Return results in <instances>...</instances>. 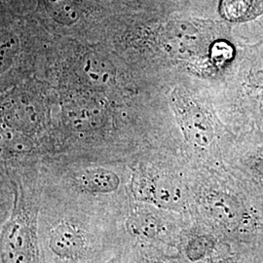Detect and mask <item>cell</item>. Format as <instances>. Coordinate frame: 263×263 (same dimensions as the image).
Segmentation results:
<instances>
[{
    "label": "cell",
    "instance_id": "1",
    "mask_svg": "<svg viewBox=\"0 0 263 263\" xmlns=\"http://www.w3.org/2000/svg\"><path fill=\"white\" fill-rule=\"evenodd\" d=\"M1 263H42L35 218L22 207L2 226Z\"/></svg>",
    "mask_w": 263,
    "mask_h": 263
},
{
    "label": "cell",
    "instance_id": "2",
    "mask_svg": "<svg viewBox=\"0 0 263 263\" xmlns=\"http://www.w3.org/2000/svg\"><path fill=\"white\" fill-rule=\"evenodd\" d=\"M171 104L188 141L198 147L210 146L215 139V129L206 111L179 89L171 95Z\"/></svg>",
    "mask_w": 263,
    "mask_h": 263
},
{
    "label": "cell",
    "instance_id": "3",
    "mask_svg": "<svg viewBox=\"0 0 263 263\" xmlns=\"http://www.w3.org/2000/svg\"><path fill=\"white\" fill-rule=\"evenodd\" d=\"M135 190L137 197L161 209L177 211L185 203L181 185L169 176L144 175L136 181Z\"/></svg>",
    "mask_w": 263,
    "mask_h": 263
},
{
    "label": "cell",
    "instance_id": "4",
    "mask_svg": "<svg viewBox=\"0 0 263 263\" xmlns=\"http://www.w3.org/2000/svg\"><path fill=\"white\" fill-rule=\"evenodd\" d=\"M204 206L209 216L230 231H239L244 223V211L241 205L235 198L226 193L212 192L208 194Z\"/></svg>",
    "mask_w": 263,
    "mask_h": 263
},
{
    "label": "cell",
    "instance_id": "5",
    "mask_svg": "<svg viewBox=\"0 0 263 263\" xmlns=\"http://www.w3.org/2000/svg\"><path fill=\"white\" fill-rule=\"evenodd\" d=\"M127 232L135 241L147 244L163 242L165 229L162 222L153 214L143 211L132 213L126 221Z\"/></svg>",
    "mask_w": 263,
    "mask_h": 263
},
{
    "label": "cell",
    "instance_id": "6",
    "mask_svg": "<svg viewBox=\"0 0 263 263\" xmlns=\"http://www.w3.org/2000/svg\"><path fill=\"white\" fill-rule=\"evenodd\" d=\"M79 73L88 84L95 87H106L112 84L115 78L113 66L104 58L93 54L81 60Z\"/></svg>",
    "mask_w": 263,
    "mask_h": 263
},
{
    "label": "cell",
    "instance_id": "7",
    "mask_svg": "<svg viewBox=\"0 0 263 263\" xmlns=\"http://www.w3.org/2000/svg\"><path fill=\"white\" fill-rule=\"evenodd\" d=\"M80 187L90 193H111L119 187L120 179L117 174L104 168L83 171L77 178Z\"/></svg>",
    "mask_w": 263,
    "mask_h": 263
},
{
    "label": "cell",
    "instance_id": "8",
    "mask_svg": "<svg viewBox=\"0 0 263 263\" xmlns=\"http://www.w3.org/2000/svg\"><path fill=\"white\" fill-rule=\"evenodd\" d=\"M219 13L230 23H246L263 14V0H220Z\"/></svg>",
    "mask_w": 263,
    "mask_h": 263
},
{
    "label": "cell",
    "instance_id": "9",
    "mask_svg": "<svg viewBox=\"0 0 263 263\" xmlns=\"http://www.w3.org/2000/svg\"><path fill=\"white\" fill-rule=\"evenodd\" d=\"M216 241L206 234L193 235L183 246V254L188 262L205 263L215 256Z\"/></svg>",
    "mask_w": 263,
    "mask_h": 263
},
{
    "label": "cell",
    "instance_id": "10",
    "mask_svg": "<svg viewBox=\"0 0 263 263\" xmlns=\"http://www.w3.org/2000/svg\"><path fill=\"white\" fill-rule=\"evenodd\" d=\"M50 14L57 20L65 24H70L77 19L74 4L70 0H46Z\"/></svg>",
    "mask_w": 263,
    "mask_h": 263
},
{
    "label": "cell",
    "instance_id": "11",
    "mask_svg": "<svg viewBox=\"0 0 263 263\" xmlns=\"http://www.w3.org/2000/svg\"><path fill=\"white\" fill-rule=\"evenodd\" d=\"M129 259V258H128ZM121 263L122 260H121ZM125 263H177L169 256L153 250H142L135 253Z\"/></svg>",
    "mask_w": 263,
    "mask_h": 263
},
{
    "label": "cell",
    "instance_id": "12",
    "mask_svg": "<svg viewBox=\"0 0 263 263\" xmlns=\"http://www.w3.org/2000/svg\"><path fill=\"white\" fill-rule=\"evenodd\" d=\"M253 76L257 82H263V49L253 68Z\"/></svg>",
    "mask_w": 263,
    "mask_h": 263
},
{
    "label": "cell",
    "instance_id": "13",
    "mask_svg": "<svg viewBox=\"0 0 263 263\" xmlns=\"http://www.w3.org/2000/svg\"><path fill=\"white\" fill-rule=\"evenodd\" d=\"M205 263H241L236 256H222L217 255L212 257L210 260Z\"/></svg>",
    "mask_w": 263,
    "mask_h": 263
},
{
    "label": "cell",
    "instance_id": "14",
    "mask_svg": "<svg viewBox=\"0 0 263 263\" xmlns=\"http://www.w3.org/2000/svg\"><path fill=\"white\" fill-rule=\"evenodd\" d=\"M256 169L263 177V155L261 157H259V159L256 162Z\"/></svg>",
    "mask_w": 263,
    "mask_h": 263
},
{
    "label": "cell",
    "instance_id": "15",
    "mask_svg": "<svg viewBox=\"0 0 263 263\" xmlns=\"http://www.w3.org/2000/svg\"><path fill=\"white\" fill-rule=\"evenodd\" d=\"M106 263H121V258L119 256H113L112 258Z\"/></svg>",
    "mask_w": 263,
    "mask_h": 263
}]
</instances>
